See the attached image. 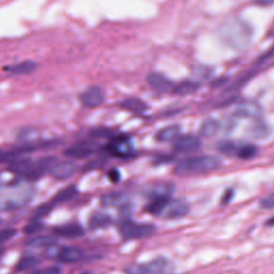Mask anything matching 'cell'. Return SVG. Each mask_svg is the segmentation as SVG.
<instances>
[{"instance_id":"6da1fadb","label":"cell","mask_w":274,"mask_h":274,"mask_svg":"<svg viewBox=\"0 0 274 274\" xmlns=\"http://www.w3.org/2000/svg\"><path fill=\"white\" fill-rule=\"evenodd\" d=\"M218 35L224 43L235 50L248 47L252 40V28L244 20L238 17L229 18L220 26Z\"/></svg>"},{"instance_id":"7a4b0ae2","label":"cell","mask_w":274,"mask_h":274,"mask_svg":"<svg viewBox=\"0 0 274 274\" xmlns=\"http://www.w3.org/2000/svg\"><path fill=\"white\" fill-rule=\"evenodd\" d=\"M35 196L34 187L27 183L0 185V211H11L26 206Z\"/></svg>"},{"instance_id":"3957f363","label":"cell","mask_w":274,"mask_h":274,"mask_svg":"<svg viewBox=\"0 0 274 274\" xmlns=\"http://www.w3.org/2000/svg\"><path fill=\"white\" fill-rule=\"evenodd\" d=\"M221 165V160L213 155H200L188 157L179 163L175 168L178 176H196L210 173Z\"/></svg>"},{"instance_id":"277c9868","label":"cell","mask_w":274,"mask_h":274,"mask_svg":"<svg viewBox=\"0 0 274 274\" xmlns=\"http://www.w3.org/2000/svg\"><path fill=\"white\" fill-rule=\"evenodd\" d=\"M120 235L125 240L143 239L153 234L154 226L150 224H139L125 220L119 225Z\"/></svg>"},{"instance_id":"5b68a950","label":"cell","mask_w":274,"mask_h":274,"mask_svg":"<svg viewBox=\"0 0 274 274\" xmlns=\"http://www.w3.org/2000/svg\"><path fill=\"white\" fill-rule=\"evenodd\" d=\"M77 166L72 161H58L57 159L50 165L48 173L57 180H66L75 174Z\"/></svg>"},{"instance_id":"8992f818","label":"cell","mask_w":274,"mask_h":274,"mask_svg":"<svg viewBox=\"0 0 274 274\" xmlns=\"http://www.w3.org/2000/svg\"><path fill=\"white\" fill-rule=\"evenodd\" d=\"M56 160V157H43L36 162H31L28 171L25 173L24 177L29 181H36L40 179L45 173L48 172L50 165Z\"/></svg>"},{"instance_id":"52a82bcc","label":"cell","mask_w":274,"mask_h":274,"mask_svg":"<svg viewBox=\"0 0 274 274\" xmlns=\"http://www.w3.org/2000/svg\"><path fill=\"white\" fill-rule=\"evenodd\" d=\"M104 90L100 86H90L81 93L80 102L85 107H98L104 102Z\"/></svg>"},{"instance_id":"ba28073f","label":"cell","mask_w":274,"mask_h":274,"mask_svg":"<svg viewBox=\"0 0 274 274\" xmlns=\"http://www.w3.org/2000/svg\"><path fill=\"white\" fill-rule=\"evenodd\" d=\"M189 211L188 204L182 199H176V200H170L168 202L166 208L163 211V216L165 218L175 220V218H181L184 217Z\"/></svg>"},{"instance_id":"9c48e42d","label":"cell","mask_w":274,"mask_h":274,"mask_svg":"<svg viewBox=\"0 0 274 274\" xmlns=\"http://www.w3.org/2000/svg\"><path fill=\"white\" fill-rule=\"evenodd\" d=\"M262 114V107L261 105L257 101L248 100L241 102L235 112V115L237 117L242 118H251V119H257L260 117Z\"/></svg>"},{"instance_id":"30bf717a","label":"cell","mask_w":274,"mask_h":274,"mask_svg":"<svg viewBox=\"0 0 274 274\" xmlns=\"http://www.w3.org/2000/svg\"><path fill=\"white\" fill-rule=\"evenodd\" d=\"M202 146V141L196 135L179 136L175 140L174 148L178 152H189L198 149Z\"/></svg>"},{"instance_id":"8fae6325","label":"cell","mask_w":274,"mask_h":274,"mask_svg":"<svg viewBox=\"0 0 274 274\" xmlns=\"http://www.w3.org/2000/svg\"><path fill=\"white\" fill-rule=\"evenodd\" d=\"M109 151L118 156H128L132 153L133 151V147L131 144V141L129 139H126L124 136L117 137L115 139L108 147Z\"/></svg>"},{"instance_id":"7c38bea8","label":"cell","mask_w":274,"mask_h":274,"mask_svg":"<svg viewBox=\"0 0 274 274\" xmlns=\"http://www.w3.org/2000/svg\"><path fill=\"white\" fill-rule=\"evenodd\" d=\"M149 85L157 92H167L173 90V83L161 73H150L147 77Z\"/></svg>"},{"instance_id":"4fadbf2b","label":"cell","mask_w":274,"mask_h":274,"mask_svg":"<svg viewBox=\"0 0 274 274\" xmlns=\"http://www.w3.org/2000/svg\"><path fill=\"white\" fill-rule=\"evenodd\" d=\"M94 151V147L89 142H81L75 144L69 148L65 153L67 156L72 159H85V157L91 155Z\"/></svg>"},{"instance_id":"5bb4252c","label":"cell","mask_w":274,"mask_h":274,"mask_svg":"<svg viewBox=\"0 0 274 274\" xmlns=\"http://www.w3.org/2000/svg\"><path fill=\"white\" fill-rule=\"evenodd\" d=\"M54 233L57 236H60L63 238L74 239V238H79L85 235V230H84L81 225L77 223H71V224H66V225L56 227Z\"/></svg>"},{"instance_id":"9a60e30c","label":"cell","mask_w":274,"mask_h":274,"mask_svg":"<svg viewBox=\"0 0 274 274\" xmlns=\"http://www.w3.org/2000/svg\"><path fill=\"white\" fill-rule=\"evenodd\" d=\"M85 254L80 249L77 248H66L62 249L58 254V260L61 263H76L80 261Z\"/></svg>"},{"instance_id":"2e32d148","label":"cell","mask_w":274,"mask_h":274,"mask_svg":"<svg viewBox=\"0 0 274 274\" xmlns=\"http://www.w3.org/2000/svg\"><path fill=\"white\" fill-rule=\"evenodd\" d=\"M37 62L33 60H25L17 63V65L6 68V71L12 75H24L33 73L37 69Z\"/></svg>"},{"instance_id":"e0dca14e","label":"cell","mask_w":274,"mask_h":274,"mask_svg":"<svg viewBox=\"0 0 274 274\" xmlns=\"http://www.w3.org/2000/svg\"><path fill=\"white\" fill-rule=\"evenodd\" d=\"M199 85L195 81L191 80H184L181 83H178L177 85L173 87V93L178 94V96H186V94H191L198 89Z\"/></svg>"},{"instance_id":"ac0fdd59","label":"cell","mask_w":274,"mask_h":274,"mask_svg":"<svg viewBox=\"0 0 274 274\" xmlns=\"http://www.w3.org/2000/svg\"><path fill=\"white\" fill-rule=\"evenodd\" d=\"M170 200H171L170 196H161L152 198V202L148 205V207H147V210H148V212H150L151 214L161 215Z\"/></svg>"},{"instance_id":"d6986e66","label":"cell","mask_w":274,"mask_h":274,"mask_svg":"<svg viewBox=\"0 0 274 274\" xmlns=\"http://www.w3.org/2000/svg\"><path fill=\"white\" fill-rule=\"evenodd\" d=\"M78 191L76 186L74 185H70V186H67L66 188L61 189L60 192H58L55 197L52 198V204H61V203H66V202H69V200L74 198L76 195H77Z\"/></svg>"},{"instance_id":"ffe728a7","label":"cell","mask_w":274,"mask_h":274,"mask_svg":"<svg viewBox=\"0 0 274 274\" xmlns=\"http://www.w3.org/2000/svg\"><path fill=\"white\" fill-rule=\"evenodd\" d=\"M221 128V123L215 119H207L200 126V135L203 137L215 136Z\"/></svg>"},{"instance_id":"44dd1931","label":"cell","mask_w":274,"mask_h":274,"mask_svg":"<svg viewBox=\"0 0 274 274\" xmlns=\"http://www.w3.org/2000/svg\"><path fill=\"white\" fill-rule=\"evenodd\" d=\"M121 107L132 113H143L147 109V104L137 98H129L121 103Z\"/></svg>"},{"instance_id":"7402d4cb","label":"cell","mask_w":274,"mask_h":274,"mask_svg":"<svg viewBox=\"0 0 274 274\" xmlns=\"http://www.w3.org/2000/svg\"><path fill=\"white\" fill-rule=\"evenodd\" d=\"M179 134H180V126L174 124L167 126V128H164L160 132H157L156 139L160 142H168L176 140L177 137H179Z\"/></svg>"},{"instance_id":"603a6c76","label":"cell","mask_w":274,"mask_h":274,"mask_svg":"<svg viewBox=\"0 0 274 274\" xmlns=\"http://www.w3.org/2000/svg\"><path fill=\"white\" fill-rule=\"evenodd\" d=\"M112 223V218L104 213H96L93 214L89 221V226L92 229H99L108 226Z\"/></svg>"},{"instance_id":"cb8c5ba5","label":"cell","mask_w":274,"mask_h":274,"mask_svg":"<svg viewBox=\"0 0 274 274\" xmlns=\"http://www.w3.org/2000/svg\"><path fill=\"white\" fill-rule=\"evenodd\" d=\"M40 262V259L36 256H27V257H23L17 262L16 266V270L18 272H23L26 270H29L30 268H33L35 266H37L38 263Z\"/></svg>"},{"instance_id":"d4e9b609","label":"cell","mask_w":274,"mask_h":274,"mask_svg":"<svg viewBox=\"0 0 274 274\" xmlns=\"http://www.w3.org/2000/svg\"><path fill=\"white\" fill-rule=\"evenodd\" d=\"M55 242H56V240L52 237L39 236V237L31 239L28 242V244L31 246H35V248H47V246H50V245L54 244Z\"/></svg>"},{"instance_id":"484cf974","label":"cell","mask_w":274,"mask_h":274,"mask_svg":"<svg viewBox=\"0 0 274 274\" xmlns=\"http://www.w3.org/2000/svg\"><path fill=\"white\" fill-rule=\"evenodd\" d=\"M257 153V148L253 145H244V146H239L236 155L239 156L240 159L249 160L252 159L253 156H255Z\"/></svg>"},{"instance_id":"4316f807","label":"cell","mask_w":274,"mask_h":274,"mask_svg":"<svg viewBox=\"0 0 274 274\" xmlns=\"http://www.w3.org/2000/svg\"><path fill=\"white\" fill-rule=\"evenodd\" d=\"M125 202V196L121 193H112L102 197V203L105 206H117Z\"/></svg>"},{"instance_id":"83f0119b","label":"cell","mask_w":274,"mask_h":274,"mask_svg":"<svg viewBox=\"0 0 274 274\" xmlns=\"http://www.w3.org/2000/svg\"><path fill=\"white\" fill-rule=\"evenodd\" d=\"M147 269H148L149 274L161 273L167 266V261L164 258H157L152 260L149 263H146Z\"/></svg>"},{"instance_id":"f1b7e54d","label":"cell","mask_w":274,"mask_h":274,"mask_svg":"<svg viewBox=\"0 0 274 274\" xmlns=\"http://www.w3.org/2000/svg\"><path fill=\"white\" fill-rule=\"evenodd\" d=\"M251 133L253 136L256 137V139H265V137L269 134V129L266 125V123L257 121L254 125L252 126Z\"/></svg>"},{"instance_id":"f546056e","label":"cell","mask_w":274,"mask_h":274,"mask_svg":"<svg viewBox=\"0 0 274 274\" xmlns=\"http://www.w3.org/2000/svg\"><path fill=\"white\" fill-rule=\"evenodd\" d=\"M52 208H54V204H52V203L43 204V205L39 206L33 213L34 220H40L42 217H45L51 211Z\"/></svg>"},{"instance_id":"4dcf8cb0","label":"cell","mask_w":274,"mask_h":274,"mask_svg":"<svg viewBox=\"0 0 274 274\" xmlns=\"http://www.w3.org/2000/svg\"><path fill=\"white\" fill-rule=\"evenodd\" d=\"M238 147L239 146L233 142H224L218 146V148L221 152H223L227 155H236Z\"/></svg>"},{"instance_id":"1f68e13d","label":"cell","mask_w":274,"mask_h":274,"mask_svg":"<svg viewBox=\"0 0 274 274\" xmlns=\"http://www.w3.org/2000/svg\"><path fill=\"white\" fill-rule=\"evenodd\" d=\"M16 234H17V231L14 228H8V229H4L0 231V245H3L7 241L14 238Z\"/></svg>"},{"instance_id":"d6a6232c","label":"cell","mask_w":274,"mask_h":274,"mask_svg":"<svg viewBox=\"0 0 274 274\" xmlns=\"http://www.w3.org/2000/svg\"><path fill=\"white\" fill-rule=\"evenodd\" d=\"M126 274H149L146 265H133L125 269Z\"/></svg>"},{"instance_id":"836d02e7","label":"cell","mask_w":274,"mask_h":274,"mask_svg":"<svg viewBox=\"0 0 274 274\" xmlns=\"http://www.w3.org/2000/svg\"><path fill=\"white\" fill-rule=\"evenodd\" d=\"M43 228H44V225L36 221V222H31L30 224H28L24 230H25V234L27 235H34Z\"/></svg>"},{"instance_id":"e575fe53","label":"cell","mask_w":274,"mask_h":274,"mask_svg":"<svg viewBox=\"0 0 274 274\" xmlns=\"http://www.w3.org/2000/svg\"><path fill=\"white\" fill-rule=\"evenodd\" d=\"M60 273H61V270L59 267H47L45 269L35 271L31 274H60Z\"/></svg>"},{"instance_id":"d590c367","label":"cell","mask_w":274,"mask_h":274,"mask_svg":"<svg viewBox=\"0 0 274 274\" xmlns=\"http://www.w3.org/2000/svg\"><path fill=\"white\" fill-rule=\"evenodd\" d=\"M260 206L265 209H274V194H271L263 198L260 203Z\"/></svg>"},{"instance_id":"8d00e7d4","label":"cell","mask_w":274,"mask_h":274,"mask_svg":"<svg viewBox=\"0 0 274 274\" xmlns=\"http://www.w3.org/2000/svg\"><path fill=\"white\" fill-rule=\"evenodd\" d=\"M108 178L111 179V181L113 182H118L120 179V174L117 170H113L108 173Z\"/></svg>"},{"instance_id":"74e56055","label":"cell","mask_w":274,"mask_h":274,"mask_svg":"<svg viewBox=\"0 0 274 274\" xmlns=\"http://www.w3.org/2000/svg\"><path fill=\"white\" fill-rule=\"evenodd\" d=\"M233 195H234V191H233V189H228V191H227V192L224 194V196H223L222 204H224V205L228 204V203L230 202V199L233 198Z\"/></svg>"},{"instance_id":"f35d334b","label":"cell","mask_w":274,"mask_h":274,"mask_svg":"<svg viewBox=\"0 0 274 274\" xmlns=\"http://www.w3.org/2000/svg\"><path fill=\"white\" fill-rule=\"evenodd\" d=\"M255 3L260 6H270L274 3V0H255Z\"/></svg>"},{"instance_id":"ab89813d","label":"cell","mask_w":274,"mask_h":274,"mask_svg":"<svg viewBox=\"0 0 274 274\" xmlns=\"http://www.w3.org/2000/svg\"><path fill=\"white\" fill-rule=\"evenodd\" d=\"M268 226H274V217L270 218L267 221V223H266Z\"/></svg>"},{"instance_id":"60d3db41","label":"cell","mask_w":274,"mask_h":274,"mask_svg":"<svg viewBox=\"0 0 274 274\" xmlns=\"http://www.w3.org/2000/svg\"><path fill=\"white\" fill-rule=\"evenodd\" d=\"M83 274H90V273H83Z\"/></svg>"},{"instance_id":"b9f144b4","label":"cell","mask_w":274,"mask_h":274,"mask_svg":"<svg viewBox=\"0 0 274 274\" xmlns=\"http://www.w3.org/2000/svg\"><path fill=\"white\" fill-rule=\"evenodd\" d=\"M0 224H2V220H0Z\"/></svg>"}]
</instances>
